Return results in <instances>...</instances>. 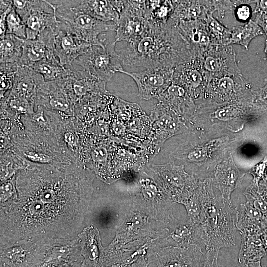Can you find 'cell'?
Here are the masks:
<instances>
[{"instance_id": "6da1fadb", "label": "cell", "mask_w": 267, "mask_h": 267, "mask_svg": "<svg viewBox=\"0 0 267 267\" xmlns=\"http://www.w3.org/2000/svg\"><path fill=\"white\" fill-rule=\"evenodd\" d=\"M94 178L79 162H28L16 174V195L0 203V238L41 244L75 238L91 202Z\"/></svg>"}, {"instance_id": "7a4b0ae2", "label": "cell", "mask_w": 267, "mask_h": 267, "mask_svg": "<svg viewBox=\"0 0 267 267\" xmlns=\"http://www.w3.org/2000/svg\"><path fill=\"white\" fill-rule=\"evenodd\" d=\"M116 50L123 65L146 69H174L193 58L187 42L171 19L165 27H151L138 40Z\"/></svg>"}, {"instance_id": "3957f363", "label": "cell", "mask_w": 267, "mask_h": 267, "mask_svg": "<svg viewBox=\"0 0 267 267\" xmlns=\"http://www.w3.org/2000/svg\"><path fill=\"white\" fill-rule=\"evenodd\" d=\"M210 179H200L196 190L201 208L198 224L203 232L205 250H220L235 245V213L232 207L214 195Z\"/></svg>"}, {"instance_id": "277c9868", "label": "cell", "mask_w": 267, "mask_h": 267, "mask_svg": "<svg viewBox=\"0 0 267 267\" xmlns=\"http://www.w3.org/2000/svg\"><path fill=\"white\" fill-rule=\"evenodd\" d=\"M127 190L133 210L146 215L169 229L179 222L173 214L175 203L159 183L149 165L138 171L133 180L128 183Z\"/></svg>"}, {"instance_id": "5b68a950", "label": "cell", "mask_w": 267, "mask_h": 267, "mask_svg": "<svg viewBox=\"0 0 267 267\" xmlns=\"http://www.w3.org/2000/svg\"><path fill=\"white\" fill-rule=\"evenodd\" d=\"M54 7L57 19L65 24L79 38L92 45H104L106 38L100 39L103 32L116 30V24L100 21L85 13L78 0H48Z\"/></svg>"}, {"instance_id": "8992f818", "label": "cell", "mask_w": 267, "mask_h": 267, "mask_svg": "<svg viewBox=\"0 0 267 267\" xmlns=\"http://www.w3.org/2000/svg\"><path fill=\"white\" fill-rule=\"evenodd\" d=\"M155 178L168 196L175 203L186 205L195 192L199 179L183 165L169 162L149 164Z\"/></svg>"}, {"instance_id": "52a82bcc", "label": "cell", "mask_w": 267, "mask_h": 267, "mask_svg": "<svg viewBox=\"0 0 267 267\" xmlns=\"http://www.w3.org/2000/svg\"><path fill=\"white\" fill-rule=\"evenodd\" d=\"M115 44L114 41L111 43L106 42L104 45H93L73 63L81 66L95 78L107 83L115 73L124 70Z\"/></svg>"}, {"instance_id": "ba28073f", "label": "cell", "mask_w": 267, "mask_h": 267, "mask_svg": "<svg viewBox=\"0 0 267 267\" xmlns=\"http://www.w3.org/2000/svg\"><path fill=\"white\" fill-rule=\"evenodd\" d=\"M13 8L26 27V39H35L44 30L59 23L55 9L48 0L13 1Z\"/></svg>"}, {"instance_id": "9c48e42d", "label": "cell", "mask_w": 267, "mask_h": 267, "mask_svg": "<svg viewBox=\"0 0 267 267\" xmlns=\"http://www.w3.org/2000/svg\"><path fill=\"white\" fill-rule=\"evenodd\" d=\"M151 219L146 215L132 209L117 229L110 244L120 247L134 241L151 238L159 239L167 236L169 229L153 228Z\"/></svg>"}, {"instance_id": "30bf717a", "label": "cell", "mask_w": 267, "mask_h": 267, "mask_svg": "<svg viewBox=\"0 0 267 267\" xmlns=\"http://www.w3.org/2000/svg\"><path fill=\"white\" fill-rule=\"evenodd\" d=\"M124 10L116 24L114 42H134L151 27L144 17L145 0H124Z\"/></svg>"}, {"instance_id": "8fae6325", "label": "cell", "mask_w": 267, "mask_h": 267, "mask_svg": "<svg viewBox=\"0 0 267 267\" xmlns=\"http://www.w3.org/2000/svg\"><path fill=\"white\" fill-rule=\"evenodd\" d=\"M147 258L150 263H155L157 267H202L205 253L196 246L151 247Z\"/></svg>"}, {"instance_id": "7c38bea8", "label": "cell", "mask_w": 267, "mask_h": 267, "mask_svg": "<svg viewBox=\"0 0 267 267\" xmlns=\"http://www.w3.org/2000/svg\"><path fill=\"white\" fill-rule=\"evenodd\" d=\"M38 245L29 267H57L81 255L78 237Z\"/></svg>"}, {"instance_id": "4fadbf2b", "label": "cell", "mask_w": 267, "mask_h": 267, "mask_svg": "<svg viewBox=\"0 0 267 267\" xmlns=\"http://www.w3.org/2000/svg\"><path fill=\"white\" fill-rule=\"evenodd\" d=\"M198 58L208 83L214 77L241 74L231 45H213Z\"/></svg>"}, {"instance_id": "5bb4252c", "label": "cell", "mask_w": 267, "mask_h": 267, "mask_svg": "<svg viewBox=\"0 0 267 267\" xmlns=\"http://www.w3.org/2000/svg\"><path fill=\"white\" fill-rule=\"evenodd\" d=\"M174 69H146L136 72L122 70L119 73L131 77L136 84L138 97L149 100L158 99L166 90L172 82Z\"/></svg>"}, {"instance_id": "9a60e30c", "label": "cell", "mask_w": 267, "mask_h": 267, "mask_svg": "<svg viewBox=\"0 0 267 267\" xmlns=\"http://www.w3.org/2000/svg\"><path fill=\"white\" fill-rule=\"evenodd\" d=\"M35 105L68 115L74 112L75 107L64 87V79L41 83L37 89Z\"/></svg>"}, {"instance_id": "2e32d148", "label": "cell", "mask_w": 267, "mask_h": 267, "mask_svg": "<svg viewBox=\"0 0 267 267\" xmlns=\"http://www.w3.org/2000/svg\"><path fill=\"white\" fill-rule=\"evenodd\" d=\"M106 83L82 68L77 70L73 66L69 74L64 79V87L75 106L81 101L105 92Z\"/></svg>"}, {"instance_id": "e0dca14e", "label": "cell", "mask_w": 267, "mask_h": 267, "mask_svg": "<svg viewBox=\"0 0 267 267\" xmlns=\"http://www.w3.org/2000/svg\"><path fill=\"white\" fill-rule=\"evenodd\" d=\"M92 46L73 34L65 24L59 21L55 30L54 50L62 66L67 67L73 65L79 57Z\"/></svg>"}, {"instance_id": "ac0fdd59", "label": "cell", "mask_w": 267, "mask_h": 267, "mask_svg": "<svg viewBox=\"0 0 267 267\" xmlns=\"http://www.w3.org/2000/svg\"><path fill=\"white\" fill-rule=\"evenodd\" d=\"M196 246L202 249L205 246L203 235L198 223L186 219L179 222L172 229H169L166 236L157 240L152 248L166 246L189 247Z\"/></svg>"}, {"instance_id": "d6986e66", "label": "cell", "mask_w": 267, "mask_h": 267, "mask_svg": "<svg viewBox=\"0 0 267 267\" xmlns=\"http://www.w3.org/2000/svg\"><path fill=\"white\" fill-rule=\"evenodd\" d=\"M57 25L44 30L35 39L25 40L19 65L31 67L43 60L57 58L54 50L55 30Z\"/></svg>"}, {"instance_id": "ffe728a7", "label": "cell", "mask_w": 267, "mask_h": 267, "mask_svg": "<svg viewBox=\"0 0 267 267\" xmlns=\"http://www.w3.org/2000/svg\"><path fill=\"white\" fill-rule=\"evenodd\" d=\"M210 97L222 101L238 100L250 90V84L242 74L212 78L206 89Z\"/></svg>"}, {"instance_id": "44dd1931", "label": "cell", "mask_w": 267, "mask_h": 267, "mask_svg": "<svg viewBox=\"0 0 267 267\" xmlns=\"http://www.w3.org/2000/svg\"><path fill=\"white\" fill-rule=\"evenodd\" d=\"M172 82L183 86L192 98H197L201 92L206 89L208 84L198 57L193 58L176 66L174 70Z\"/></svg>"}, {"instance_id": "7402d4cb", "label": "cell", "mask_w": 267, "mask_h": 267, "mask_svg": "<svg viewBox=\"0 0 267 267\" xmlns=\"http://www.w3.org/2000/svg\"><path fill=\"white\" fill-rule=\"evenodd\" d=\"M38 245L30 241L0 238V260L10 267H29Z\"/></svg>"}, {"instance_id": "603a6c76", "label": "cell", "mask_w": 267, "mask_h": 267, "mask_svg": "<svg viewBox=\"0 0 267 267\" xmlns=\"http://www.w3.org/2000/svg\"><path fill=\"white\" fill-rule=\"evenodd\" d=\"M83 267H103L104 247L100 232L93 224L88 225L78 234Z\"/></svg>"}, {"instance_id": "cb8c5ba5", "label": "cell", "mask_w": 267, "mask_h": 267, "mask_svg": "<svg viewBox=\"0 0 267 267\" xmlns=\"http://www.w3.org/2000/svg\"><path fill=\"white\" fill-rule=\"evenodd\" d=\"M242 177L232 156L217 166L213 185L220 192L224 204L232 207L231 196Z\"/></svg>"}, {"instance_id": "d4e9b609", "label": "cell", "mask_w": 267, "mask_h": 267, "mask_svg": "<svg viewBox=\"0 0 267 267\" xmlns=\"http://www.w3.org/2000/svg\"><path fill=\"white\" fill-rule=\"evenodd\" d=\"M177 26L190 47L193 58L200 56L214 45L204 20L180 22Z\"/></svg>"}, {"instance_id": "484cf974", "label": "cell", "mask_w": 267, "mask_h": 267, "mask_svg": "<svg viewBox=\"0 0 267 267\" xmlns=\"http://www.w3.org/2000/svg\"><path fill=\"white\" fill-rule=\"evenodd\" d=\"M235 226L240 235H261L267 229V216L247 202L234 209Z\"/></svg>"}, {"instance_id": "4316f807", "label": "cell", "mask_w": 267, "mask_h": 267, "mask_svg": "<svg viewBox=\"0 0 267 267\" xmlns=\"http://www.w3.org/2000/svg\"><path fill=\"white\" fill-rule=\"evenodd\" d=\"M214 12L215 0H175L171 19L177 25L183 21L204 20Z\"/></svg>"}, {"instance_id": "83f0119b", "label": "cell", "mask_w": 267, "mask_h": 267, "mask_svg": "<svg viewBox=\"0 0 267 267\" xmlns=\"http://www.w3.org/2000/svg\"><path fill=\"white\" fill-rule=\"evenodd\" d=\"M79 7L85 13L105 22L116 24L125 6L124 0H78Z\"/></svg>"}, {"instance_id": "f1b7e54d", "label": "cell", "mask_w": 267, "mask_h": 267, "mask_svg": "<svg viewBox=\"0 0 267 267\" xmlns=\"http://www.w3.org/2000/svg\"><path fill=\"white\" fill-rule=\"evenodd\" d=\"M44 81L42 76L31 67L18 65L13 86L10 92L26 99L35 106L38 88Z\"/></svg>"}, {"instance_id": "f546056e", "label": "cell", "mask_w": 267, "mask_h": 267, "mask_svg": "<svg viewBox=\"0 0 267 267\" xmlns=\"http://www.w3.org/2000/svg\"><path fill=\"white\" fill-rule=\"evenodd\" d=\"M178 114L165 103L159 101L152 109L151 116L157 135L161 136V142L177 134L179 129Z\"/></svg>"}, {"instance_id": "4dcf8cb0", "label": "cell", "mask_w": 267, "mask_h": 267, "mask_svg": "<svg viewBox=\"0 0 267 267\" xmlns=\"http://www.w3.org/2000/svg\"><path fill=\"white\" fill-rule=\"evenodd\" d=\"M175 0H145L144 17L152 28L165 27L171 18Z\"/></svg>"}, {"instance_id": "1f68e13d", "label": "cell", "mask_w": 267, "mask_h": 267, "mask_svg": "<svg viewBox=\"0 0 267 267\" xmlns=\"http://www.w3.org/2000/svg\"><path fill=\"white\" fill-rule=\"evenodd\" d=\"M261 235H241L238 261L241 266L250 262L261 261L262 258L267 255Z\"/></svg>"}, {"instance_id": "d6a6232c", "label": "cell", "mask_w": 267, "mask_h": 267, "mask_svg": "<svg viewBox=\"0 0 267 267\" xmlns=\"http://www.w3.org/2000/svg\"><path fill=\"white\" fill-rule=\"evenodd\" d=\"M65 67L58 58L46 59L34 64L31 68L41 74L45 81H54L65 78L70 73L72 66Z\"/></svg>"}, {"instance_id": "836d02e7", "label": "cell", "mask_w": 267, "mask_h": 267, "mask_svg": "<svg viewBox=\"0 0 267 267\" xmlns=\"http://www.w3.org/2000/svg\"><path fill=\"white\" fill-rule=\"evenodd\" d=\"M25 40L11 34H6L0 41V63H14L19 64Z\"/></svg>"}, {"instance_id": "e575fe53", "label": "cell", "mask_w": 267, "mask_h": 267, "mask_svg": "<svg viewBox=\"0 0 267 267\" xmlns=\"http://www.w3.org/2000/svg\"><path fill=\"white\" fill-rule=\"evenodd\" d=\"M231 35L229 45L240 44L247 50L251 41L260 35H264L262 28L252 19L243 25L231 28Z\"/></svg>"}, {"instance_id": "d590c367", "label": "cell", "mask_w": 267, "mask_h": 267, "mask_svg": "<svg viewBox=\"0 0 267 267\" xmlns=\"http://www.w3.org/2000/svg\"><path fill=\"white\" fill-rule=\"evenodd\" d=\"M212 42L214 45H229L231 30L209 14L204 19Z\"/></svg>"}, {"instance_id": "8d00e7d4", "label": "cell", "mask_w": 267, "mask_h": 267, "mask_svg": "<svg viewBox=\"0 0 267 267\" xmlns=\"http://www.w3.org/2000/svg\"><path fill=\"white\" fill-rule=\"evenodd\" d=\"M0 64V97L1 100L5 97L6 92L13 88L18 64L14 63H2Z\"/></svg>"}, {"instance_id": "74e56055", "label": "cell", "mask_w": 267, "mask_h": 267, "mask_svg": "<svg viewBox=\"0 0 267 267\" xmlns=\"http://www.w3.org/2000/svg\"><path fill=\"white\" fill-rule=\"evenodd\" d=\"M6 34H11L26 40V27L25 23L13 7L6 17Z\"/></svg>"}, {"instance_id": "f35d334b", "label": "cell", "mask_w": 267, "mask_h": 267, "mask_svg": "<svg viewBox=\"0 0 267 267\" xmlns=\"http://www.w3.org/2000/svg\"><path fill=\"white\" fill-rule=\"evenodd\" d=\"M244 195L246 202L267 216V202L261 195L259 187L252 183L247 187Z\"/></svg>"}, {"instance_id": "ab89813d", "label": "cell", "mask_w": 267, "mask_h": 267, "mask_svg": "<svg viewBox=\"0 0 267 267\" xmlns=\"http://www.w3.org/2000/svg\"><path fill=\"white\" fill-rule=\"evenodd\" d=\"M248 173L253 176L252 183L258 187L261 181H267V155L253 167Z\"/></svg>"}, {"instance_id": "60d3db41", "label": "cell", "mask_w": 267, "mask_h": 267, "mask_svg": "<svg viewBox=\"0 0 267 267\" xmlns=\"http://www.w3.org/2000/svg\"><path fill=\"white\" fill-rule=\"evenodd\" d=\"M255 0H243L234 10V15L237 20L247 23L253 14L250 4L255 3Z\"/></svg>"}, {"instance_id": "b9f144b4", "label": "cell", "mask_w": 267, "mask_h": 267, "mask_svg": "<svg viewBox=\"0 0 267 267\" xmlns=\"http://www.w3.org/2000/svg\"><path fill=\"white\" fill-rule=\"evenodd\" d=\"M149 264L147 255H143L132 260L123 259L110 267H147Z\"/></svg>"}, {"instance_id": "7bdbcfd3", "label": "cell", "mask_w": 267, "mask_h": 267, "mask_svg": "<svg viewBox=\"0 0 267 267\" xmlns=\"http://www.w3.org/2000/svg\"><path fill=\"white\" fill-rule=\"evenodd\" d=\"M253 103L258 109H267V82L259 91L253 93Z\"/></svg>"}, {"instance_id": "ee69618b", "label": "cell", "mask_w": 267, "mask_h": 267, "mask_svg": "<svg viewBox=\"0 0 267 267\" xmlns=\"http://www.w3.org/2000/svg\"><path fill=\"white\" fill-rule=\"evenodd\" d=\"M219 250L212 249L206 250L202 267H219Z\"/></svg>"}, {"instance_id": "f6af8a7d", "label": "cell", "mask_w": 267, "mask_h": 267, "mask_svg": "<svg viewBox=\"0 0 267 267\" xmlns=\"http://www.w3.org/2000/svg\"><path fill=\"white\" fill-rule=\"evenodd\" d=\"M13 8V4L5 11L0 13V38H4L6 35V17Z\"/></svg>"}, {"instance_id": "bcb514c9", "label": "cell", "mask_w": 267, "mask_h": 267, "mask_svg": "<svg viewBox=\"0 0 267 267\" xmlns=\"http://www.w3.org/2000/svg\"><path fill=\"white\" fill-rule=\"evenodd\" d=\"M255 14L254 21L263 30L264 35L267 34V15L260 13Z\"/></svg>"}, {"instance_id": "7dc6e473", "label": "cell", "mask_w": 267, "mask_h": 267, "mask_svg": "<svg viewBox=\"0 0 267 267\" xmlns=\"http://www.w3.org/2000/svg\"><path fill=\"white\" fill-rule=\"evenodd\" d=\"M256 6L253 14L260 13L267 15V0H255Z\"/></svg>"}, {"instance_id": "c3c4849f", "label": "cell", "mask_w": 267, "mask_h": 267, "mask_svg": "<svg viewBox=\"0 0 267 267\" xmlns=\"http://www.w3.org/2000/svg\"><path fill=\"white\" fill-rule=\"evenodd\" d=\"M57 267H83V258L81 254L77 258L66 262Z\"/></svg>"}, {"instance_id": "681fc988", "label": "cell", "mask_w": 267, "mask_h": 267, "mask_svg": "<svg viewBox=\"0 0 267 267\" xmlns=\"http://www.w3.org/2000/svg\"><path fill=\"white\" fill-rule=\"evenodd\" d=\"M259 192L267 202V181H261L259 184Z\"/></svg>"}, {"instance_id": "f907efd6", "label": "cell", "mask_w": 267, "mask_h": 267, "mask_svg": "<svg viewBox=\"0 0 267 267\" xmlns=\"http://www.w3.org/2000/svg\"><path fill=\"white\" fill-rule=\"evenodd\" d=\"M260 237L267 254V229L261 234Z\"/></svg>"}, {"instance_id": "816d5d0a", "label": "cell", "mask_w": 267, "mask_h": 267, "mask_svg": "<svg viewBox=\"0 0 267 267\" xmlns=\"http://www.w3.org/2000/svg\"><path fill=\"white\" fill-rule=\"evenodd\" d=\"M241 267H262L261 261L250 262L242 266Z\"/></svg>"}, {"instance_id": "f5cc1de1", "label": "cell", "mask_w": 267, "mask_h": 267, "mask_svg": "<svg viewBox=\"0 0 267 267\" xmlns=\"http://www.w3.org/2000/svg\"><path fill=\"white\" fill-rule=\"evenodd\" d=\"M264 53L265 54L266 59L267 60V40H265V42Z\"/></svg>"}, {"instance_id": "db71d44e", "label": "cell", "mask_w": 267, "mask_h": 267, "mask_svg": "<svg viewBox=\"0 0 267 267\" xmlns=\"http://www.w3.org/2000/svg\"><path fill=\"white\" fill-rule=\"evenodd\" d=\"M265 38H266L265 40H267V34L266 35H265Z\"/></svg>"}]
</instances>
